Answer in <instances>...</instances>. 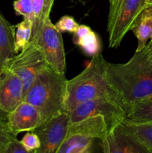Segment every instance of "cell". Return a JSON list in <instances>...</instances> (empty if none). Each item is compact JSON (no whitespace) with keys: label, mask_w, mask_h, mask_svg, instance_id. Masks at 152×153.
Listing matches in <instances>:
<instances>
[{"label":"cell","mask_w":152,"mask_h":153,"mask_svg":"<svg viewBox=\"0 0 152 153\" xmlns=\"http://www.w3.org/2000/svg\"><path fill=\"white\" fill-rule=\"evenodd\" d=\"M105 76L127 110L134 103L152 95V63L142 49L125 64L106 61Z\"/></svg>","instance_id":"1"},{"label":"cell","mask_w":152,"mask_h":153,"mask_svg":"<svg viewBox=\"0 0 152 153\" xmlns=\"http://www.w3.org/2000/svg\"><path fill=\"white\" fill-rule=\"evenodd\" d=\"M105 63L101 54H98L80 74L68 80L64 112L69 113L80 103L98 98L110 99L123 105L106 79Z\"/></svg>","instance_id":"2"},{"label":"cell","mask_w":152,"mask_h":153,"mask_svg":"<svg viewBox=\"0 0 152 153\" xmlns=\"http://www.w3.org/2000/svg\"><path fill=\"white\" fill-rule=\"evenodd\" d=\"M67 82L65 74L58 73L48 66L37 75L25 94L23 101L35 106L46 120L63 111Z\"/></svg>","instance_id":"3"},{"label":"cell","mask_w":152,"mask_h":153,"mask_svg":"<svg viewBox=\"0 0 152 153\" xmlns=\"http://www.w3.org/2000/svg\"><path fill=\"white\" fill-rule=\"evenodd\" d=\"M146 6V0H116L110 4L107 22L110 47L120 45L136 18Z\"/></svg>","instance_id":"4"},{"label":"cell","mask_w":152,"mask_h":153,"mask_svg":"<svg viewBox=\"0 0 152 153\" xmlns=\"http://www.w3.org/2000/svg\"><path fill=\"white\" fill-rule=\"evenodd\" d=\"M49 66L40 48L30 41L25 49L14 55L4 67H7L17 75L24 86V97L37 75Z\"/></svg>","instance_id":"5"},{"label":"cell","mask_w":152,"mask_h":153,"mask_svg":"<svg viewBox=\"0 0 152 153\" xmlns=\"http://www.w3.org/2000/svg\"><path fill=\"white\" fill-rule=\"evenodd\" d=\"M67 114L71 123L77 122L91 116L102 115L112 130L125 120L128 112L119 102L107 98H98L80 103Z\"/></svg>","instance_id":"6"},{"label":"cell","mask_w":152,"mask_h":153,"mask_svg":"<svg viewBox=\"0 0 152 153\" xmlns=\"http://www.w3.org/2000/svg\"><path fill=\"white\" fill-rule=\"evenodd\" d=\"M34 43L40 48L49 67L58 73L65 74L66 63L61 32L52 24L50 18L45 21Z\"/></svg>","instance_id":"7"},{"label":"cell","mask_w":152,"mask_h":153,"mask_svg":"<svg viewBox=\"0 0 152 153\" xmlns=\"http://www.w3.org/2000/svg\"><path fill=\"white\" fill-rule=\"evenodd\" d=\"M70 124L66 112H60L46 120L40 127L34 130L38 135L40 146L34 153H57L65 140Z\"/></svg>","instance_id":"8"},{"label":"cell","mask_w":152,"mask_h":153,"mask_svg":"<svg viewBox=\"0 0 152 153\" xmlns=\"http://www.w3.org/2000/svg\"><path fill=\"white\" fill-rule=\"evenodd\" d=\"M23 100L24 86L20 78L7 67L0 68V108L10 113Z\"/></svg>","instance_id":"9"},{"label":"cell","mask_w":152,"mask_h":153,"mask_svg":"<svg viewBox=\"0 0 152 153\" xmlns=\"http://www.w3.org/2000/svg\"><path fill=\"white\" fill-rule=\"evenodd\" d=\"M41 112L33 105L22 101L8 113L7 126L14 135L22 131H33L45 122Z\"/></svg>","instance_id":"10"},{"label":"cell","mask_w":152,"mask_h":153,"mask_svg":"<svg viewBox=\"0 0 152 153\" xmlns=\"http://www.w3.org/2000/svg\"><path fill=\"white\" fill-rule=\"evenodd\" d=\"M101 144L104 153H152L117 127L107 133Z\"/></svg>","instance_id":"11"},{"label":"cell","mask_w":152,"mask_h":153,"mask_svg":"<svg viewBox=\"0 0 152 153\" xmlns=\"http://www.w3.org/2000/svg\"><path fill=\"white\" fill-rule=\"evenodd\" d=\"M110 130V126L105 117L102 115H95L75 123L70 122L66 137L82 135L101 140Z\"/></svg>","instance_id":"12"},{"label":"cell","mask_w":152,"mask_h":153,"mask_svg":"<svg viewBox=\"0 0 152 153\" xmlns=\"http://www.w3.org/2000/svg\"><path fill=\"white\" fill-rule=\"evenodd\" d=\"M137 38L136 51H140L146 46L148 40H152V5H147L137 16L131 28Z\"/></svg>","instance_id":"13"},{"label":"cell","mask_w":152,"mask_h":153,"mask_svg":"<svg viewBox=\"0 0 152 153\" xmlns=\"http://www.w3.org/2000/svg\"><path fill=\"white\" fill-rule=\"evenodd\" d=\"M14 28L0 13V68L4 67L16 54Z\"/></svg>","instance_id":"14"},{"label":"cell","mask_w":152,"mask_h":153,"mask_svg":"<svg viewBox=\"0 0 152 153\" xmlns=\"http://www.w3.org/2000/svg\"><path fill=\"white\" fill-rule=\"evenodd\" d=\"M117 128L152 152V123H132L125 120Z\"/></svg>","instance_id":"15"},{"label":"cell","mask_w":152,"mask_h":153,"mask_svg":"<svg viewBox=\"0 0 152 153\" xmlns=\"http://www.w3.org/2000/svg\"><path fill=\"white\" fill-rule=\"evenodd\" d=\"M125 120L132 123H152V95L131 105Z\"/></svg>","instance_id":"16"},{"label":"cell","mask_w":152,"mask_h":153,"mask_svg":"<svg viewBox=\"0 0 152 153\" xmlns=\"http://www.w3.org/2000/svg\"><path fill=\"white\" fill-rule=\"evenodd\" d=\"M54 1L55 0H32L34 19L32 21L31 42L37 40L43 23L49 18Z\"/></svg>","instance_id":"17"},{"label":"cell","mask_w":152,"mask_h":153,"mask_svg":"<svg viewBox=\"0 0 152 153\" xmlns=\"http://www.w3.org/2000/svg\"><path fill=\"white\" fill-rule=\"evenodd\" d=\"M95 140L82 135L66 137L57 153H92Z\"/></svg>","instance_id":"18"},{"label":"cell","mask_w":152,"mask_h":153,"mask_svg":"<svg viewBox=\"0 0 152 153\" xmlns=\"http://www.w3.org/2000/svg\"><path fill=\"white\" fill-rule=\"evenodd\" d=\"M32 21L28 19H23L15 26L16 29L14 36L15 53H19L29 44L32 34Z\"/></svg>","instance_id":"19"},{"label":"cell","mask_w":152,"mask_h":153,"mask_svg":"<svg viewBox=\"0 0 152 153\" xmlns=\"http://www.w3.org/2000/svg\"><path fill=\"white\" fill-rule=\"evenodd\" d=\"M74 43L77 45L86 55L89 56H95L99 54L101 51V41L98 34L93 31H91L82 38L74 40Z\"/></svg>","instance_id":"20"},{"label":"cell","mask_w":152,"mask_h":153,"mask_svg":"<svg viewBox=\"0 0 152 153\" xmlns=\"http://www.w3.org/2000/svg\"><path fill=\"white\" fill-rule=\"evenodd\" d=\"M13 8L16 15H20L23 16L24 19L33 21L34 13L32 0H15L13 1Z\"/></svg>","instance_id":"21"},{"label":"cell","mask_w":152,"mask_h":153,"mask_svg":"<svg viewBox=\"0 0 152 153\" xmlns=\"http://www.w3.org/2000/svg\"><path fill=\"white\" fill-rule=\"evenodd\" d=\"M55 25L60 32L68 31L75 33L78 28L79 25L72 16L65 15L63 16Z\"/></svg>","instance_id":"22"},{"label":"cell","mask_w":152,"mask_h":153,"mask_svg":"<svg viewBox=\"0 0 152 153\" xmlns=\"http://www.w3.org/2000/svg\"><path fill=\"white\" fill-rule=\"evenodd\" d=\"M20 143L28 151L36 150L40 146V138L34 131H28L20 140Z\"/></svg>","instance_id":"23"},{"label":"cell","mask_w":152,"mask_h":153,"mask_svg":"<svg viewBox=\"0 0 152 153\" xmlns=\"http://www.w3.org/2000/svg\"><path fill=\"white\" fill-rule=\"evenodd\" d=\"M16 137V136L9 130L8 127L0 126V152H4L8 143Z\"/></svg>","instance_id":"24"},{"label":"cell","mask_w":152,"mask_h":153,"mask_svg":"<svg viewBox=\"0 0 152 153\" xmlns=\"http://www.w3.org/2000/svg\"><path fill=\"white\" fill-rule=\"evenodd\" d=\"M3 153H34V151H28L25 149L20 143V140H18L16 137L8 143Z\"/></svg>","instance_id":"25"},{"label":"cell","mask_w":152,"mask_h":153,"mask_svg":"<svg viewBox=\"0 0 152 153\" xmlns=\"http://www.w3.org/2000/svg\"><path fill=\"white\" fill-rule=\"evenodd\" d=\"M92 31L90 27L87 26L86 25H79L78 28L76 30L75 32L74 33V37H73V40H78V39L82 38L84 36H86L88 33H89Z\"/></svg>","instance_id":"26"},{"label":"cell","mask_w":152,"mask_h":153,"mask_svg":"<svg viewBox=\"0 0 152 153\" xmlns=\"http://www.w3.org/2000/svg\"><path fill=\"white\" fill-rule=\"evenodd\" d=\"M7 116L8 113L0 108V126H7Z\"/></svg>","instance_id":"27"},{"label":"cell","mask_w":152,"mask_h":153,"mask_svg":"<svg viewBox=\"0 0 152 153\" xmlns=\"http://www.w3.org/2000/svg\"><path fill=\"white\" fill-rule=\"evenodd\" d=\"M143 49L145 51V53L148 59L152 63V40L148 44H146V46Z\"/></svg>","instance_id":"28"},{"label":"cell","mask_w":152,"mask_h":153,"mask_svg":"<svg viewBox=\"0 0 152 153\" xmlns=\"http://www.w3.org/2000/svg\"><path fill=\"white\" fill-rule=\"evenodd\" d=\"M147 5H152V0H146Z\"/></svg>","instance_id":"29"},{"label":"cell","mask_w":152,"mask_h":153,"mask_svg":"<svg viewBox=\"0 0 152 153\" xmlns=\"http://www.w3.org/2000/svg\"><path fill=\"white\" fill-rule=\"evenodd\" d=\"M109 1H110V4H112L116 1V0H109Z\"/></svg>","instance_id":"30"},{"label":"cell","mask_w":152,"mask_h":153,"mask_svg":"<svg viewBox=\"0 0 152 153\" xmlns=\"http://www.w3.org/2000/svg\"><path fill=\"white\" fill-rule=\"evenodd\" d=\"M0 153H3V152H0Z\"/></svg>","instance_id":"31"}]
</instances>
